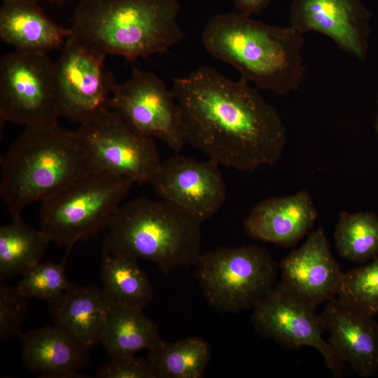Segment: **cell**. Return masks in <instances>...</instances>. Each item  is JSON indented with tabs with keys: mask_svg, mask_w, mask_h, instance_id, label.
<instances>
[{
	"mask_svg": "<svg viewBox=\"0 0 378 378\" xmlns=\"http://www.w3.org/2000/svg\"><path fill=\"white\" fill-rule=\"evenodd\" d=\"M270 1L271 0H234L237 8L248 15L262 11Z\"/></svg>",
	"mask_w": 378,
	"mask_h": 378,
	"instance_id": "30",
	"label": "cell"
},
{
	"mask_svg": "<svg viewBox=\"0 0 378 378\" xmlns=\"http://www.w3.org/2000/svg\"><path fill=\"white\" fill-rule=\"evenodd\" d=\"M62 48L55 62L59 115L80 124L108 108L117 83L107 55L93 46L71 35Z\"/></svg>",
	"mask_w": 378,
	"mask_h": 378,
	"instance_id": "10",
	"label": "cell"
},
{
	"mask_svg": "<svg viewBox=\"0 0 378 378\" xmlns=\"http://www.w3.org/2000/svg\"><path fill=\"white\" fill-rule=\"evenodd\" d=\"M279 267L280 282L313 305L318 307L336 297L343 272L322 227L312 231L300 248L283 258Z\"/></svg>",
	"mask_w": 378,
	"mask_h": 378,
	"instance_id": "15",
	"label": "cell"
},
{
	"mask_svg": "<svg viewBox=\"0 0 378 378\" xmlns=\"http://www.w3.org/2000/svg\"><path fill=\"white\" fill-rule=\"evenodd\" d=\"M179 11L176 0H81L69 28L106 55L132 61L164 52L183 38Z\"/></svg>",
	"mask_w": 378,
	"mask_h": 378,
	"instance_id": "4",
	"label": "cell"
},
{
	"mask_svg": "<svg viewBox=\"0 0 378 378\" xmlns=\"http://www.w3.org/2000/svg\"><path fill=\"white\" fill-rule=\"evenodd\" d=\"M148 351L146 358L156 378H202L211 356L209 344L196 337L162 340Z\"/></svg>",
	"mask_w": 378,
	"mask_h": 378,
	"instance_id": "24",
	"label": "cell"
},
{
	"mask_svg": "<svg viewBox=\"0 0 378 378\" xmlns=\"http://www.w3.org/2000/svg\"><path fill=\"white\" fill-rule=\"evenodd\" d=\"M370 18L360 0H293L289 26L302 34H321L344 52L364 61L368 50Z\"/></svg>",
	"mask_w": 378,
	"mask_h": 378,
	"instance_id": "14",
	"label": "cell"
},
{
	"mask_svg": "<svg viewBox=\"0 0 378 378\" xmlns=\"http://www.w3.org/2000/svg\"><path fill=\"white\" fill-rule=\"evenodd\" d=\"M328 342L344 363L361 377L378 371V322L373 316L337 297L327 302L321 315Z\"/></svg>",
	"mask_w": 378,
	"mask_h": 378,
	"instance_id": "16",
	"label": "cell"
},
{
	"mask_svg": "<svg viewBox=\"0 0 378 378\" xmlns=\"http://www.w3.org/2000/svg\"><path fill=\"white\" fill-rule=\"evenodd\" d=\"M186 143L220 166L253 172L274 166L287 141L284 122L259 90L209 66L172 78Z\"/></svg>",
	"mask_w": 378,
	"mask_h": 378,
	"instance_id": "1",
	"label": "cell"
},
{
	"mask_svg": "<svg viewBox=\"0 0 378 378\" xmlns=\"http://www.w3.org/2000/svg\"><path fill=\"white\" fill-rule=\"evenodd\" d=\"M97 378H156L146 358L127 354L110 358L99 368Z\"/></svg>",
	"mask_w": 378,
	"mask_h": 378,
	"instance_id": "29",
	"label": "cell"
},
{
	"mask_svg": "<svg viewBox=\"0 0 378 378\" xmlns=\"http://www.w3.org/2000/svg\"><path fill=\"white\" fill-rule=\"evenodd\" d=\"M134 184L124 177L93 172L41 202L39 228L50 242L74 246L106 227Z\"/></svg>",
	"mask_w": 378,
	"mask_h": 378,
	"instance_id": "6",
	"label": "cell"
},
{
	"mask_svg": "<svg viewBox=\"0 0 378 378\" xmlns=\"http://www.w3.org/2000/svg\"><path fill=\"white\" fill-rule=\"evenodd\" d=\"M334 238L342 258L360 265L370 262L378 256V215L372 211H342Z\"/></svg>",
	"mask_w": 378,
	"mask_h": 378,
	"instance_id": "25",
	"label": "cell"
},
{
	"mask_svg": "<svg viewBox=\"0 0 378 378\" xmlns=\"http://www.w3.org/2000/svg\"><path fill=\"white\" fill-rule=\"evenodd\" d=\"M195 266L204 298L223 314L253 309L276 285L278 265L256 244L202 252Z\"/></svg>",
	"mask_w": 378,
	"mask_h": 378,
	"instance_id": "7",
	"label": "cell"
},
{
	"mask_svg": "<svg viewBox=\"0 0 378 378\" xmlns=\"http://www.w3.org/2000/svg\"><path fill=\"white\" fill-rule=\"evenodd\" d=\"M0 194L13 217L95 172L76 131L26 127L1 156Z\"/></svg>",
	"mask_w": 378,
	"mask_h": 378,
	"instance_id": "3",
	"label": "cell"
},
{
	"mask_svg": "<svg viewBox=\"0 0 378 378\" xmlns=\"http://www.w3.org/2000/svg\"><path fill=\"white\" fill-rule=\"evenodd\" d=\"M36 0L3 1L0 8V38L15 51L48 55L61 48L71 35L44 13Z\"/></svg>",
	"mask_w": 378,
	"mask_h": 378,
	"instance_id": "19",
	"label": "cell"
},
{
	"mask_svg": "<svg viewBox=\"0 0 378 378\" xmlns=\"http://www.w3.org/2000/svg\"><path fill=\"white\" fill-rule=\"evenodd\" d=\"M50 243L39 228L27 225L21 216L0 227V281L22 276L41 262Z\"/></svg>",
	"mask_w": 378,
	"mask_h": 378,
	"instance_id": "23",
	"label": "cell"
},
{
	"mask_svg": "<svg viewBox=\"0 0 378 378\" xmlns=\"http://www.w3.org/2000/svg\"><path fill=\"white\" fill-rule=\"evenodd\" d=\"M21 360L43 378H77L90 361L89 349L52 324L22 332Z\"/></svg>",
	"mask_w": 378,
	"mask_h": 378,
	"instance_id": "18",
	"label": "cell"
},
{
	"mask_svg": "<svg viewBox=\"0 0 378 378\" xmlns=\"http://www.w3.org/2000/svg\"><path fill=\"white\" fill-rule=\"evenodd\" d=\"M162 340L144 309L108 302L100 342L109 358L149 350Z\"/></svg>",
	"mask_w": 378,
	"mask_h": 378,
	"instance_id": "21",
	"label": "cell"
},
{
	"mask_svg": "<svg viewBox=\"0 0 378 378\" xmlns=\"http://www.w3.org/2000/svg\"><path fill=\"white\" fill-rule=\"evenodd\" d=\"M202 41L210 55L258 90L286 94L304 79V40L290 26L269 24L241 12L218 14L205 26Z\"/></svg>",
	"mask_w": 378,
	"mask_h": 378,
	"instance_id": "2",
	"label": "cell"
},
{
	"mask_svg": "<svg viewBox=\"0 0 378 378\" xmlns=\"http://www.w3.org/2000/svg\"><path fill=\"white\" fill-rule=\"evenodd\" d=\"M108 305L101 288L71 283L48 311L54 325L90 349L100 342Z\"/></svg>",
	"mask_w": 378,
	"mask_h": 378,
	"instance_id": "20",
	"label": "cell"
},
{
	"mask_svg": "<svg viewBox=\"0 0 378 378\" xmlns=\"http://www.w3.org/2000/svg\"><path fill=\"white\" fill-rule=\"evenodd\" d=\"M214 161L179 154L162 161L149 184L158 197L202 223L216 215L227 197L223 174Z\"/></svg>",
	"mask_w": 378,
	"mask_h": 378,
	"instance_id": "13",
	"label": "cell"
},
{
	"mask_svg": "<svg viewBox=\"0 0 378 378\" xmlns=\"http://www.w3.org/2000/svg\"><path fill=\"white\" fill-rule=\"evenodd\" d=\"M55 62L48 55L15 51L0 59V128L59 123Z\"/></svg>",
	"mask_w": 378,
	"mask_h": 378,
	"instance_id": "8",
	"label": "cell"
},
{
	"mask_svg": "<svg viewBox=\"0 0 378 378\" xmlns=\"http://www.w3.org/2000/svg\"><path fill=\"white\" fill-rule=\"evenodd\" d=\"M3 1H9V0H3ZM36 1H38V0H36ZM46 1H48L50 2L62 3L66 0H46Z\"/></svg>",
	"mask_w": 378,
	"mask_h": 378,
	"instance_id": "32",
	"label": "cell"
},
{
	"mask_svg": "<svg viewBox=\"0 0 378 378\" xmlns=\"http://www.w3.org/2000/svg\"><path fill=\"white\" fill-rule=\"evenodd\" d=\"M101 277L109 303L144 309L153 300L149 278L135 258L102 253Z\"/></svg>",
	"mask_w": 378,
	"mask_h": 378,
	"instance_id": "22",
	"label": "cell"
},
{
	"mask_svg": "<svg viewBox=\"0 0 378 378\" xmlns=\"http://www.w3.org/2000/svg\"><path fill=\"white\" fill-rule=\"evenodd\" d=\"M202 223L163 200L124 202L106 226L102 253L148 260L164 274L195 265L201 254Z\"/></svg>",
	"mask_w": 378,
	"mask_h": 378,
	"instance_id": "5",
	"label": "cell"
},
{
	"mask_svg": "<svg viewBox=\"0 0 378 378\" xmlns=\"http://www.w3.org/2000/svg\"><path fill=\"white\" fill-rule=\"evenodd\" d=\"M336 297L368 315H378V256L343 272Z\"/></svg>",
	"mask_w": 378,
	"mask_h": 378,
	"instance_id": "26",
	"label": "cell"
},
{
	"mask_svg": "<svg viewBox=\"0 0 378 378\" xmlns=\"http://www.w3.org/2000/svg\"><path fill=\"white\" fill-rule=\"evenodd\" d=\"M72 247H66L59 262H40L23 274L17 284L20 291L29 300L38 299L48 303L60 295L71 284L66 276V265Z\"/></svg>",
	"mask_w": 378,
	"mask_h": 378,
	"instance_id": "27",
	"label": "cell"
},
{
	"mask_svg": "<svg viewBox=\"0 0 378 378\" xmlns=\"http://www.w3.org/2000/svg\"><path fill=\"white\" fill-rule=\"evenodd\" d=\"M316 307L279 282L253 309L251 322L260 336L285 348H315L332 377L340 378L344 363L323 339L326 329L321 315L316 312Z\"/></svg>",
	"mask_w": 378,
	"mask_h": 378,
	"instance_id": "12",
	"label": "cell"
},
{
	"mask_svg": "<svg viewBox=\"0 0 378 378\" xmlns=\"http://www.w3.org/2000/svg\"><path fill=\"white\" fill-rule=\"evenodd\" d=\"M108 108L139 134L160 139L176 153L186 144L174 95L152 71L134 67L129 79L114 85Z\"/></svg>",
	"mask_w": 378,
	"mask_h": 378,
	"instance_id": "11",
	"label": "cell"
},
{
	"mask_svg": "<svg viewBox=\"0 0 378 378\" xmlns=\"http://www.w3.org/2000/svg\"><path fill=\"white\" fill-rule=\"evenodd\" d=\"M17 284L10 286L0 281V341L6 342L23 332L29 301Z\"/></svg>",
	"mask_w": 378,
	"mask_h": 378,
	"instance_id": "28",
	"label": "cell"
},
{
	"mask_svg": "<svg viewBox=\"0 0 378 378\" xmlns=\"http://www.w3.org/2000/svg\"><path fill=\"white\" fill-rule=\"evenodd\" d=\"M377 115L374 120V130H375L377 138H378V96L377 99Z\"/></svg>",
	"mask_w": 378,
	"mask_h": 378,
	"instance_id": "31",
	"label": "cell"
},
{
	"mask_svg": "<svg viewBox=\"0 0 378 378\" xmlns=\"http://www.w3.org/2000/svg\"><path fill=\"white\" fill-rule=\"evenodd\" d=\"M317 211L307 190L256 204L244 221L251 237L276 246L295 245L314 226Z\"/></svg>",
	"mask_w": 378,
	"mask_h": 378,
	"instance_id": "17",
	"label": "cell"
},
{
	"mask_svg": "<svg viewBox=\"0 0 378 378\" xmlns=\"http://www.w3.org/2000/svg\"><path fill=\"white\" fill-rule=\"evenodd\" d=\"M95 171L149 183L162 160L153 138L139 134L108 108L76 130Z\"/></svg>",
	"mask_w": 378,
	"mask_h": 378,
	"instance_id": "9",
	"label": "cell"
}]
</instances>
